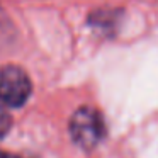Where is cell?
I'll use <instances>...</instances> for the list:
<instances>
[{
	"label": "cell",
	"mask_w": 158,
	"mask_h": 158,
	"mask_svg": "<svg viewBox=\"0 0 158 158\" xmlns=\"http://www.w3.org/2000/svg\"><path fill=\"white\" fill-rule=\"evenodd\" d=\"M106 134L104 117L97 109L83 106L73 112L70 119V136L82 150H92Z\"/></svg>",
	"instance_id": "obj_1"
},
{
	"label": "cell",
	"mask_w": 158,
	"mask_h": 158,
	"mask_svg": "<svg viewBox=\"0 0 158 158\" xmlns=\"http://www.w3.org/2000/svg\"><path fill=\"white\" fill-rule=\"evenodd\" d=\"M32 94L29 75L17 65L0 66V102L9 107H21Z\"/></svg>",
	"instance_id": "obj_2"
},
{
	"label": "cell",
	"mask_w": 158,
	"mask_h": 158,
	"mask_svg": "<svg viewBox=\"0 0 158 158\" xmlns=\"http://www.w3.org/2000/svg\"><path fill=\"white\" fill-rule=\"evenodd\" d=\"M15 36H17V32H15V27L12 24L10 17L0 7V51L9 48L15 41Z\"/></svg>",
	"instance_id": "obj_3"
},
{
	"label": "cell",
	"mask_w": 158,
	"mask_h": 158,
	"mask_svg": "<svg viewBox=\"0 0 158 158\" xmlns=\"http://www.w3.org/2000/svg\"><path fill=\"white\" fill-rule=\"evenodd\" d=\"M10 127H12V116L7 112L5 107L0 106V139L10 131Z\"/></svg>",
	"instance_id": "obj_4"
},
{
	"label": "cell",
	"mask_w": 158,
	"mask_h": 158,
	"mask_svg": "<svg viewBox=\"0 0 158 158\" xmlns=\"http://www.w3.org/2000/svg\"><path fill=\"white\" fill-rule=\"evenodd\" d=\"M0 158H21V156H15L12 153H5V151H0Z\"/></svg>",
	"instance_id": "obj_5"
}]
</instances>
